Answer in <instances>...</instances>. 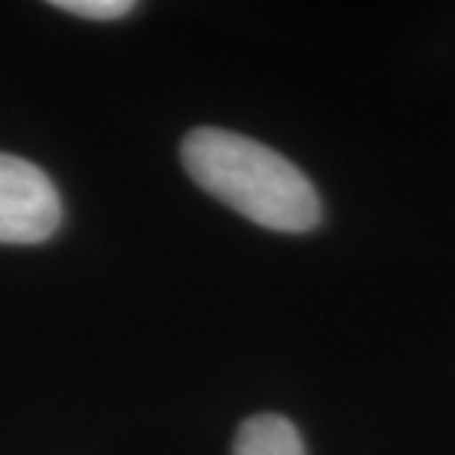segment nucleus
Returning a JSON list of instances; mask_svg holds the SVG:
<instances>
[{
	"label": "nucleus",
	"instance_id": "obj_3",
	"mask_svg": "<svg viewBox=\"0 0 455 455\" xmlns=\"http://www.w3.org/2000/svg\"><path fill=\"white\" fill-rule=\"evenodd\" d=\"M234 455H305V441L287 417L254 414L236 432Z\"/></svg>",
	"mask_w": 455,
	"mask_h": 455
},
{
	"label": "nucleus",
	"instance_id": "obj_2",
	"mask_svg": "<svg viewBox=\"0 0 455 455\" xmlns=\"http://www.w3.org/2000/svg\"><path fill=\"white\" fill-rule=\"evenodd\" d=\"M62 198L39 166L0 151V243L36 245L57 234Z\"/></svg>",
	"mask_w": 455,
	"mask_h": 455
},
{
	"label": "nucleus",
	"instance_id": "obj_4",
	"mask_svg": "<svg viewBox=\"0 0 455 455\" xmlns=\"http://www.w3.org/2000/svg\"><path fill=\"white\" fill-rule=\"evenodd\" d=\"M53 6L80 18H92V21H116L133 12L131 0H57Z\"/></svg>",
	"mask_w": 455,
	"mask_h": 455
},
{
	"label": "nucleus",
	"instance_id": "obj_1",
	"mask_svg": "<svg viewBox=\"0 0 455 455\" xmlns=\"http://www.w3.org/2000/svg\"><path fill=\"white\" fill-rule=\"evenodd\" d=\"M180 163L204 193L260 228L305 234L323 220L311 178L284 154L243 133L196 127L180 142Z\"/></svg>",
	"mask_w": 455,
	"mask_h": 455
}]
</instances>
